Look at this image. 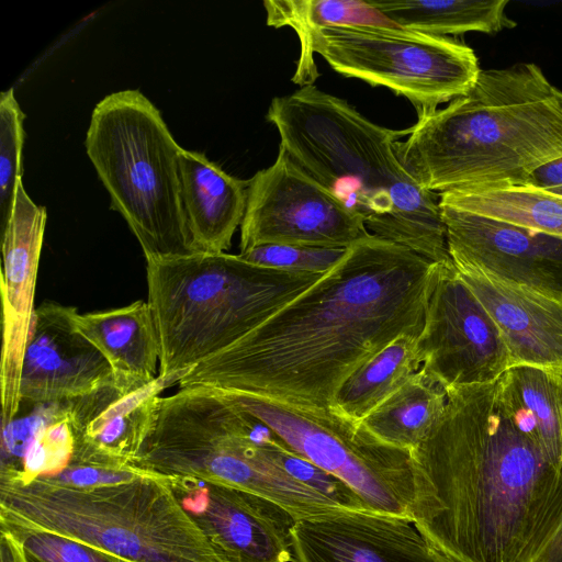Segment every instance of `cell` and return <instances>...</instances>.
Instances as JSON below:
<instances>
[{
	"label": "cell",
	"instance_id": "cell-34",
	"mask_svg": "<svg viewBox=\"0 0 562 562\" xmlns=\"http://www.w3.org/2000/svg\"><path fill=\"white\" fill-rule=\"evenodd\" d=\"M147 471L134 469H109L88 464L70 463L63 470L38 479L52 484L74 487L92 488L117 484L134 480Z\"/></svg>",
	"mask_w": 562,
	"mask_h": 562
},
{
	"label": "cell",
	"instance_id": "cell-3",
	"mask_svg": "<svg viewBox=\"0 0 562 562\" xmlns=\"http://www.w3.org/2000/svg\"><path fill=\"white\" fill-rule=\"evenodd\" d=\"M267 120L279 133V146L358 215L370 234L431 262H452L435 193L414 179L398 156L397 142L407 130L381 126L313 85L273 98Z\"/></svg>",
	"mask_w": 562,
	"mask_h": 562
},
{
	"label": "cell",
	"instance_id": "cell-10",
	"mask_svg": "<svg viewBox=\"0 0 562 562\" xmlns=\"http://www.w3.org/2000/svg\"><path fill=\"white\" fill-rule=\"evenodd\" d=\"M217 391L265 423L296 453L341 480L369 510L409 517L414 499L409 451L380 440L362 423L330 409L296 407L245 393Z\"/></svg>",
	"mask_w": 562,
	"mask_h": 562
},
{
	"label": "cell",
	"instance_id": "cell-25",
	"mask_svg": "<svg viewBox=\"0 0 562 562\" xmlns=\"http://www.w3.org/2000/svg\"><path fill=\"white\" fill-rule=\"evenodd\" d=\"M447 403L446 389L422 369L361 423L380 440L412 451Z\"/></svg>",
	"mask_w": 562,
	"mask_h": 562
},
{
	"label": "cell",
	"instance_id": "cell-6",
	"mask_svg": "<svg viewBox=\"0 0 562 562\" xmlns=\"http://www.w3.org/2000/svg\"><path fill=\"white\" fill-rule=\"evenodd\" d=\"M323 274L267 268L227 252L147 259V302L160 346L158 375L178 383L190 369L249 334Z\"/></svg>",
	"mask_w": 562,
	"mask_h": 562
},
{
	"label": "cell",
	"instance_id": "cell-16",
	"mask_svg": "<svg viewBox=\"0 0 562 562\" xmlns=\"http://www.w3.org/2000/svg\"><path fill=\"white\" fill-rule=\"evenodd\" d=\"M177 383L157 376L130 387L114 379L66 402L75 451L70 463L109 469H134V463L154 428L161 393Z\"/></svg>",
	"mask_w": 562,
	"mask_h": 562
},
{
	"label": "cell",
	"instance_id": "cell-7",
	"mask_svg": "<svg viewBox=\"0 0 562 562\" xmlns=\"http://www.w3.org/2000/svg\"><path fill=\"white\" fill-rule=\"evenodd\" d=\"M0 513L128 562H223L182 509L166 476L74 488L42 479L0 484Z\"/></svg>",
	"mask_w": 562,
	"mask_h": 562
},
{
	"label": "cell",
	"instance_id": "cell-17",
	"mask_svg": "<svg viewBox=\"0 0 562 562\" xmlns=\"http://www.w3.org/2000/svg\"><path fill=\"white\" fill-rule=\"evenodd\" d=\"M291 548L292 562H454L408 517L369 509L297 520Z\"/></svg>",
	"mask_w": 562,
	"mask_h": 562
},
{
	"label": "cell",
	"instance_id": "cell-18",
	"mask_svg": "<svg viewBox=\"0 0 562 562\" xmlns=\"http://www.w3.org/2000/svg\"><path fill=\"white\" fill-rule=\"evenodd\" d=\"M75 306L46 301L35 310L26 344L21 404L63 403L113 380L103 355L76 327Z\"/></svg>",
	"mask_w": 562,
	"mask_h": 562
},
{
	"label": "cell",
	"instance_id": "cell-2",
	"mask_svg": "<svg viewBox=\"0 0 562 562\" xmlns=\"http://www.w3.org/2000/svg\"><path fill=\"white\" fill-rule=\"evenodd\" d=\"M495 382L448 390L411 451L408 518L454 562H519L559 475L514 426Z\"/></svg>",
	"mask_w": 562,
	"mask_h": 562
},
{
	"label": "cell",
	"instance_id": "cell-36",
	"mask_svg": "<svg viewBox=\"0 0 562 562\" xmlns=\"http://www.w3.org/2000/svg\"><path fill=\"white\" fill-rule=\"evenodd\" d=\"M0 562H25L18 542L3 530L0 536Z\"/></svg>",
	"mask_w": 562,
	"mask_h": 562
},
{
	"label": "cell",
	"instance_id": "cell-1",
	"mask_svg": "<svg viewBox=\"0 0 562 562\" xmlns=\"http://www.w3.org/2000/svg\"><path fill=\"white\" fill-rule=\"evenodd\" d=\"M439 265L370 234L311 288L178 384L329 409L355 370L397 337L419 336Z\"/></svg>",
	"mask_w": 562,
	"mask_h": 562
},
{
	"label": "cell",
	"instance_id": "cell-8",
	"mask_svg": "<svg viewBox=\"0 0 562 562\" xmlns=\"http://www.w3.org/2000/svg\"><path fill=\"white\" fill-rule=\"evenodd\" d=\"M86 150L147 259L196 251L181 199L179 153L160 111L138 89L105 95L92 113Z\"/></svg>",
	"mask_w": 562,
	"mask_h": 562
},
{
	"label": "cell",
	"instance_id": "cell-31",
	"mask_svg": "<svg viewBox=\"0 0 562 562\" xmlns=\"http://www.w3.org/2000/svg\"><path fill=\"white\" fill-rule=\"evenodd\" d=\"M74 451L75 437L66 414L37 435L24 458L20 477L12 485L27 484L63 470L70 464Z\"/></svg>",
	"mask_w": 562,
	"mask_h": 562
},
{
	"label": "cell",
	"instance_id": "cell-4",
	"mask_svg": "<svg viewBox=\"0 0 562 562\" xmlns=\"http://www.w3.org/2000/svg\"><path fill=\"white\" fill-rule=\"evenodd\" d=\"M407 134L398 156L432 193L524 186L562 158V90L533 63L482 69L467 94L418 114Z\"/></svg>",
	"mask_w": 562,
	"mask_h": 562
},
{
	"label": "cell",
	"instance_id": "cell-20",
	"mask_svg": "<svg viewBox=\"0 0 562 562\" xmlns=\"http://www.w3.org/2000/svg\"><path fill=\"white\" fill-rule=\"evenodd\" d=\"M179 177L184 217L196 251L225 252L240 226L248 180L225 172L204 153L181 148Z\"/></svg>",
	"mask_w": 562,
	"mask_h": 562
},
{
	"label": "cell",
	"instance_id": "cell-19",
	"mask_svg": "<svg viewBox=\"0 0 562 562\" xmlns=\"http://www.w3.org/2000/svg\"><path fill=\"white\" fill-rule=\"evenodd\" d=\"M453 265L497 325L509 367L532 366L562 373V305L473 266Z\"/></svg>",
	"mask_w": 562,
	"mask_h": 562
},
{
	"label": "cell",
	"instance_id": "cell-21",
	"mask_svg": "<svg viewBox=\"0 0 562 562\" xmlns=\"http://www.w3.org/2000/svg\"><path fill=\"white\" fill-rule=\"evenodd\" d=\"M76 327L106 359L113 379L139 387L157 376L160 346L148 302L99 312L77 313Z\"/></svg>",
	"mask_w": 562,
	"mask_h": 562
},
{
	"label": "cell",
	"instance_id": "cell-33",
	"mask_svg": "<svg viewBox=\"0 0 562 562\" xmlns=\"http://www.w3.org/2000/svg\"><path fill=\"white\" fill-rule=\"evenodd\" d=\"M519 562H562V470Z\"/></svg>",
	"mask_w": 562,
	"mask_h": 562
},
{
	"label": "cell",
	"instance_id": "cell-15",
	"mask_svg": "<svg viewBox=\"0 0 562 562\" xmlns=\"http://www.w3.org/2000/svg\"><path fill=\"white\" fill-rule=\"evenodd\" d=\"M47 213L21 182L12 213L1 229L2 348L0 363L1 424L20 411L23 358L35 314V289Z\"/></svg>",
	"mask_w": 562,
	"mask_h": 562
},
{
	"label": "cell",
	"instance_id": "cell-13",
	"mask_svg": "<svg viewBox=\"0 0 562 562\" xmlns=\"http://www.w3.org/2000/svg\"><path fill=\"white\" fill-rule=\"evenodd\" d=\"M182 509L223 562H292L296 522L256 494L191 476H166Z\"/></svg>",
	"mask_w": 562,
	"mask_h": 562
},
{
	"label": "cell",
	"instance_id": "cell-23",
	"mask_svg": "<svg viewBox=\"0 0 562 562\" xmlns=\"http://www.w3.org/2000/svg\"><path fill=\"white\" fill-rule=\"evenodd\" d=\"M417 337H397L355 370L336 391L329 409L361 423L420 370Z\"/></svg>",
	"mask_w": 562,
	"mask_h": 562
},
{
	"label": "cell",
	"instance_id": "cell-37",
	"mask_svg": "<svg viewBox=\"0 0 562 562\" xmlns=\"http://www.w3.org/2000/svg\"><path fill=\"white\" fill-rule=\"evenodd\" d=\"M546 191H550L552 193H555V194H559L562 196V188H557V189L546 190Z\"/></svg>",
	"mask_w": 562,
	"mask_h": 562
},
{
	"label": "cell",
	"instance_id": "cell-35",
	"mask_svg": "<svg viewBox=\"0 0 562 562\" xmlns=\"http://www.w3.org/2000/svg\"><path fill=\"white\" fill-rule=\"evenodd\" d=\"M524 186L539 190L562 188V158L550 161L536 169L528 177Z\"/></svg>",
	"mask_w": 562,
	"mask_h": 562
},
{
	"label": "cell",
	"instance_id": "cell-9",
	"mask_svg": "<svg viewBox=\"0 0 562 562\" xmlns=\"http://www.w3.org/2000/svg\"><path fill=\"white\" fill-rule=\"evenodd\" d=\"M318 53L338 74L406 98L417 114L467 94L481 72L475 52L448 36L393 25L331 24L316 31L292 81L312 86Z\"/></svg>",
	"mask_w": 562,
	"mask_h": 562
},
{
	"label": "cell",
	"instance_id": "cell-32",
	"mask_svg": "<svg viewBox=\"0 0 562 562\" xmlns=\"http://www.w3.org/2000/svg\"><path fill=\"white\" fill-rule=\"evenodd\" d=\"M346 250L299 245H261L238 255L248 262L267 268L325 273L342 259Z\"/></svg>",
	"mask_w": 562,
	"mask_h": 562
},
{
	"label": "cell",
	"instance_id": "cell-28",
	"mask_svg": "<svg viewBox=\"0 0 562 562\" xmlns=\"http://www.w3.org/2000/svg\"><path fill=\"white\" fill-rule=\"evenodd\" d=\"M1 530L19 544L25 562H128L68 536L0 513Z\"/></svg>",
	"mask_w": 562,
	"mask_h": 562
},
{
	"label": "cell",
	"instance_id": "cell-14",
	"mask_svg": "<svg viewBox=\"0 0 562 562\" xmlns=\"http://www.w3.org/2000/svg\"><path fill=\"white\" fill-rule=\"evenodd\" d=\"M452 262L562 305V238L440 204Z\"/></svg>",
	"mask_w": 562,
	"mask_h": 562
},
{
	"label": "cell",
	"instance_id": "cell-11",
	"mask_svg": "<svg viewBox=\"0 0 562 562\" xmlns=\"http://www.w3.org/2000/svg\"><path fill=\"white\" fill-rule=\"evenodd\" d=\"M370 235L363 221L279 146L248 180L240 252L261 245L347 249Z\"/></svg>",
	"mask_w": 562,
	"mask_h": 562
},
{
	"label": "cell",
	"instance_id": "cell-22",
	"mask_svg": "<svg viewBox=\"0 0 562 562\" xmlns=\"http://www.w3.org/2000/svg\"><path fill=\"white\" fill-rule=\"evenodd\" d=\"M495 385L498 401L514 426L560 472L562 373L532 366H513Z\"/></svg>",
	"mask_w": 562,
	"mask_h": 562
},
{
	"label": "cell",
	"instance_id": "cell-12",
	"mask_svg": "<svg viewBox=\"0 0 562 562\" xmlns=\"http://www.w3.org/2000/svg\"><path fill=\"white\" fill-rule=\"evenodd\" d=\"M417 349L420 369L446 391L495 382L509 368L497 325L453 262L439 265Z\"/></svg>",
	"mask_w": 562,
	"mask_h": 562
},
{
	"label": "cell",
	"instance_id": "cell-5",
	"mask_svg": "<svg viewBox=\"0 0 562 562\" xmlns=\"http://www.w3.org/2000/svg\"><path fill=\"white\" fill-rule=\"evenodd\" d=\"M294 460L295 452L260 419L215 389L191 386L161 397L134 467L256 494L296 521L341 509L296 476Z\"/></svg>",
	"mask_w": 562,
	"mask_h": 562
},
{
	"label": "cell",
	"instance_id": "cell-26",
	"mask_svg": "<svg viewBox=\"0 0 562 562\" xmlns=\"http://www.w3.org/2000/svg\"><path fill=\"white\" fill-rule=\"evenodd\" d=\"M440 204L562 238V196L526 186L453 190Z\"/></svg>",
	"mask_w": 562,
	"mask_h": 562
},
{
	"label": "cell",
	"instance_id": "cell-29",
	"mask_svg": "<svg viewBox=\"0 0 562 562\" xmlns=\"http://www.w3.org/2000/svg\"><path fill=\"white\" fill-rule=\"evenodd\" d=\"M24 113L12 88L0 94V211L1 229L13 209L16 190L22 182Z\"/></svg>",
	"mask_w": 562,
	"mask_h": 562
},
{
	"label": "cell",
	"instance_id": "cell-24",
	"mask_svg": "<svg viewBox=\"0 0 562 562\" xmlns=\"http://www.w3.org/2000/svg\"><path fill=\"white\" fill-rule=\"evenodd\" d=\"M394 24L447 36L467 32L495 34L514 29L505 13L508 0H368Z\"/></svg>",
	"mask_w": 562,
	"mask_h": 562
},
{
	"label": "cell",
	"instance_id": "cell-27",
	"mask_svg": "<svg viewBox=\"0 0 562 562\" xmlns=\"http://www.w3.org/2000/svg\"><path fill=\"white\" fill-rule=\"evenodd\" d=\"M267 24L289 26L300 41L297 63L307 55L312 35L331 24L393 25L394 23L362 0H266Z\"/></svg>",
	"mask_w": 562,
	"mask_h": 562
},
{
	"label": "cell",
	"instance_id": "cell-30",
	"mask_svg": "<svg viewBox=\"0 0 562 562\" xmlns=\"http://www.w3.org/2000/svg\"><path fill=\"white\" fill-rule=\"evenodd\" d=\"M31 412L1 424L0 484L18 482L24 458L37 435L67 414L66 402L32 404Z\"/></svg>",
	"mask_w": 562,
	"mask_h": 562
}]
</instances>
